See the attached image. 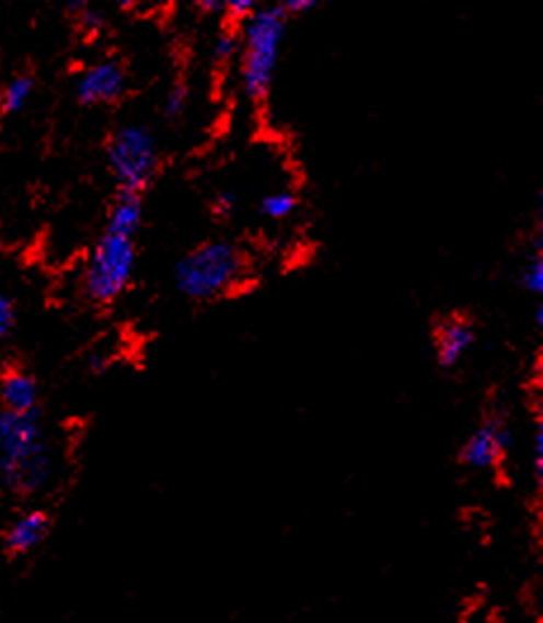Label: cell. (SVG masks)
<instances>
[{
	"mask_svg": "<svg viewBox=\"0 0 543 623\" xmlns=\"http://www.w3.org/2000/svg\"><path fill=\"white\" fill-rule=\"evenodd\" d=\"M250 275L247 252L235 242L209 240L185 254L174 270L178 292L190 301H217Z\"/></svg>",
	"mask_w": 543,
	"mask_h": 623,
	"instance_id": "6da1fadb",
	"label": "cell"
},
{
	"mask_svg": "<svg viewBox=\"0 0 543 623\" xmlns=\"http://www.w3.org/2000/svg\"><path fill=\"white\" fill-rule=\"evenodd\" d=\"M288 18L278 5L256 8L240 28V83L252 105H264L274 85Z\"/></svg>",
	"mask_w": 543,
	"mask_h": 623,
	"instance_id": "7a4b0ae2",
	"label": "cell"
},
{
	"mask_svg": "<svg viewBox=\"0 0 543 623\" xmlns=\"http://www.w3.org/2000/svg\"><path fill=\"white\" fill-rule=\"evenodd\" d=\"M107 159L119 191L146 193L160 176V145L146 124H126L114 130L107 142Z\"/></svg>",
	"mask_w": 543,
	"mask_h": 623,
	"instance_id": "3957f363",
	"label": "cell"
},
{
	"mask_svg": "<svg viewBox=\"0 0 543 623\" xmlns=\"http://www.w3.org/2000/svg\"><path fill=\"white\" fill-rule=\"evenodd\" d=\"M136 242L131 238L105 233L95 244L85 268L83 292L95 307H109L134 280Z\"/></svg>",
	"mask_w": 543,
	"mask_h": 623,
	"instance_id": "277c9868",
	"label": "cell"
},
{
	"mask_svg": "<svg viewBox=\"0 0 543 623\" xmlns=\"http://www.w3.org/2000/svg\"><path fill=\"white\" fill-rule=\"evenodd\" d=\"M512 443H516V437L506 419L501 415L487 417L463 443L461 462L475 470L496 468L498 462L506 460Z\"/></svg>",
	"mask_w": 543,
	"mask_h": 623,
	"instance_id": "5b68a950",
	"label": "cell"
},
{
	"mask_svg": "<svg viewBox=\"0 0 543 623\" xmlns=\"http://www.w3.org/2000/svg\"><path fill=\"white\" fill-rule=\"evenodd\" d=\"M128 74L119 60L97 62L83 71L77 85V97L81 105H114L126 95Z\"/></svg>",
	"mask_w": 543,
	"mask_h": 623,
	"instance_id": "8992f818",
	"label": "cell"
},
{
	"mask_svg": "<svg viewBox=\"0 0 543 623\" xmlns=\"http://www.w3.org/2000/svg\"><path fill=\"white\" fill-rule=\"evenodd\" d=\"M432 339L437 364L441 368H455L477 342L475 323L463 313L444 315L437 321Z\"/></svg>",
	"mask_w": 543,
	"mask_h": 623,
	"instance_id": "52a82bcc",
	"label": "cell"
},
{
	"mask_svg": "<svg viewBox=\"0 0 543 623\" xmlns=\"http://www.w3.org/2000/svg\"><path fill=\"white\" fill-rule=\"evenodd\" d=\"M0 405L8 413L38 411V382L32 372L18 364H8L0 370Z\"/></svg>",
	"mask_w": 543,
	"mask_h": 623,
	"instance_id": "ba28073f",
	"label": "cell"
},
{
	"mask_svg": "<svg viewBox=\"0 0 543 623\" xmlns=\"http://www.w3.org/2000/svg\"><path fill=\"white\" fill-rule=\"evenodd\" d=\"M48 531H50V517L46 512L34 510V512L22 515L5 533L8 555L18 557V555L32 553V550L41 545L43 539H46Z\"/></svg>",
	"mask_w": 543,
	"mask_h": 623,
	"instance_id": "9c48e42d",
	"label": "cell"
},
{
	"mask_svg": "<svg viewBox=\"0 0 543 623\" xmlns=\"http://www.w3.org/2000/svg\"><path fill=\"white\" fill-rule=\"evenodd\" d=\"M142 214H146L142 195L131 193V191H119L117 195H114V201L109 207V219H107L105 233L134 240V235L142 226Z\"/></svg>",
	"mask_w": 543,
	"mask_h": 623,
	"instance_id": "30bf717a",
	"label": "cell"
},
{
	"mask_svg": "<svg viewBox=\"0 0 543 623\" xmlns=\"http://www.w3.org/2000/svg\"><path fill=\"white\" fill-rule=\"evenodd\" d=\"M238 55H240V28L223 24L217 41H213L211 65L213 69H228Z\"/></svg>",
	"mask_w": 543,
	"mask_h": 623,
	"instance_id": "8fae6325",
	"label": "cell"
},
{
	"mask_svg": "<svg viewBox=\"0 0 543 623\" xmlns=\"http://www.w3.org/2000/svg\"><path fill=\"white\" fill-rule=\"evenodd\" d=\"M34 77L32 74H20V77H14L8 85H5V91L3 95H0V114H14V112H20L24 105H26V100L28 95L34 93Z\"/></svg>",
	"mask_w": 543,
	"mask_h": 623,
	"instance_id": "7c38bea8",
	"label": "cell"
},
{
	"mask_svg": "<svg viewBox=\"0 0 543 623\" xmlns=\"http://www.w3.org/2000/svg\"><path fill=\"white\" fill-rule=\"evenodd\" d=\"M299 207V195L294 191H278V193H270L259 201V211L262 216L270 221H282L292 216Z\"/></svg>",
	"mask_w": 543,
	"mask_h": 623,
	"instance_id": "4fadbf2b",
	"label": "cell"
},
{
	"mask_svg": "<svg viewBox=\"0 0 543 623\" xmlns=\"http://www.w3.org/2000/svg\"><path fill=\"white\" fill-rule=\"evenodd\" d=\"M188 105H190L188 81L176 79L174 83H171V89H169L166 100H164V107H162L164 119H169L171 124L181 122L185 117V112H188Z\"/></svg>",
	"mask_w": 543,
	"mask_h": 623,
	"instance_id": "5bb4252c",
	"label": "cell"
},
{
	"mask_svg": "<svg viewBox=\"0 0 543 623\" xmlns=\"http://www.w3.org/2000/svg\"><path fill=\"white\" fill-rule=\"evenodd\" d=\"M522 287L534 297L543 295V254H541V247L534 250L530 254V258H527V264L522 268Z\"/></svg>",
	"mask_w": 543,
	"mask_h": 623,
	"instance_id": "9a60e30c",
	"label": "cell"
},
{
	"mask_svg": "<svg viewBox=\"0 0 543 623\" xmlns=\"http://www.w3.org/2000/svg\"><path fill=\"white\" fill-rule=\"evenodd\" d=\"M256 5L254 0H228V3L223 5V14H226V22L228 26H235V28H242V24H245L252 14L256 12Z\"/></svg>",
	"mask_w": 543,
	"mask_h": 623,
	"instance_id": "2e32d148",
	"label": "cell"
},
{
	"mask_svg": "<svg viewBox=\"0 0 543 623\" xmlns=\"http://www.w3.org/2000/svg\"><path fill=\"white\" fill-rule=\"evenodd\" d=\"M319 3L316 0H282V3H278V8L282 10L285 18H297V14H304V12H311L313 8H316Z\"/></svg>",
	"mask_w": 543,
	"mask_h": 623,
	"instance_id": "e0dca14e",
	"label": "cell"
},
{
	"mask_svg": "<svg viewBox=\"0 0 543 623\" xmlns=\"http://www.w3.org/2000/svg\"><path fill=\"white\" fill-rule=\"evenodd\" d=\"M532 462H534L536 482L541 484V476H543V427H541V423H539L536 434H534V455H532Z\"/></svg>",
	"mask_w": 543,
	"mask_h": 623,
	"instance_id": "ac0fdd59",
	"label": "cell"
},
{
	"mask_svg": "<svg viewBox=\"0 0 543 623\" xmlns=\"http://www.w3.org/2000/svg\"><path fill=\"white\" fill-rule=\"evenodd\" d=\"M233 209H235V193H231V191L219 193L217 201H213V214H219L223 219V216H231Z\"/></svg>",
	"mask_w": 543,
	"mask_h": 623,
	"instance_id": "d6986e66",
	"label": "cell"
},
{
	"mask_svg": "<svg viewBox=\"0 0 543 623\" xmlns=\"http://www.w3.org/2000/svg\"><path fill=\"white\" fill-rule=\"evenodd\" d=\"M12 321H14V311H12V303L5 299V297H0V339H3L10 327H12Z\"/></svg>",
	"mask_w": 543,
	"mask_h": 623,
	"instance_id": "ffe728a7",
	"label": "cell"
},
{
	"mask_svg": "<svg viewBox=\"0 0 543 623\" xmlns=\"http://www.w3.org/2000/svg\"><path fill=\"white\" fill-rule=\"evenodd\" d=\"M223 5L226 3H221V0H203V3H197V10L205 14H217V12H223Z\"/></svg>",
	"mask_w": 543,
	"mask_h": 623,
	"instance_id": "44dd1931",
	"label": "cell"
},
{
	"mask_svg": "<svg viewBox=\"0 0 543 623\" xmlns=\"http://www.w3.org/2000/svg\"><path fill=\"white\" fill-rule=\"evenodd\" d=\"M541 323H543V309H541V303L536 307V325L541 327Z\"/></svg>",
	"mask_w": 543,
	"mask_h": 623,
	"instance_id": "7402d4cb",
	"label": "cell"
}]
</instances>
